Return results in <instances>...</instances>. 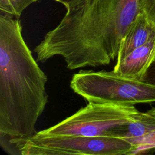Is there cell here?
I'll return each mask as SVG.
<instances>
[{"label":"cell","mask_w":155,"mask_h":155,"mask_svg":"<svg viewBox=\"0 0 155 155\" xmlns=\"http://www.w3.org/2000/svg\"><path fill=\"white\" fill-rule=\"evenodd\" d=\"M140 13V0H88L45 35L34 49L36 61L60 56L71 70L108 65Z\"/></svg>","instance_id":"cell-1"},{"label":"cell","mask_w":155,"mask_h":155,"mask_svg":"<svg viewBox=\"0 0 155 155\" xmlns=\"http://www.w3.org/2000/svg\"><path fill=\"white\" fill-rule=\"evenodd\" d=\"M18 18L0 15V137L26 139L48 102L47 76L34 59Z\"/></svg>","instance_id":"cell-2"},{"label":"cell","mask_w":155,"mask_h":155,"mask_svg":"<svg viewBox=\"0 0 155 155\" xmlns=\"http://www.w3.org/2000/svg\"><path fill=\"white\" fill-rule=\"evenodd\" d=\"M70 85L88 102L134 105L155 102V84L113 71L81 70L73 75Z\"/></svg>","instance_id":"cell-3"},{"label":"cell","mask_w":155,"mask_h":155,"mask_svg":"<svg viewBox=\"0 0 155 155\" xmlns=\"http://www.w3.org/2000/svg\"><path fill=\"white\" fill-rule=\"evenodd\" d=\"M12 143L21 155H122L128 154L134 145L128 140L113 136H51L36 133L26 139L0 137Z\"/></svg>","instance_id":"cell-4"},{"label":"cell","mask_w":155,"mask_h":155,"mask_svg":"<svg viewBox=\"0 0 155 155\" xmlns=\"http://www.w3.org/2000/svg\"><path fill=\"white\" fill-rule=\"evenodd\" d=\"M140 113L134 105L88 102L73 115L37 133L51 136H109L111 129L135 120Z\"/></svg>","instance_id":"cell-5"},{"label":"cell","mask_w":155,"mask_h":155,"mask_svg":"<svg viewBox=\"0 0 155 155\" xmlns=\"http://www.w3.org/2000/svg\"><path fill=\"white\" fill-rule=\"evenodd\" d=\"M154 61L155 36L116 63L113 71L128 78L143 81Z\"/></svg>","instance_id":"cell-6"},{"label":"cell","mask_w":155,"mask_h":155,"mask_svg":"<svg viewBox=\"0 0 155 155\" xmlns=\"http://www.w3.org/2000/svg\"><path fill=\"white\" fill-rule=\"evenodd\" d=\"M154 36L155 25L140 12L121 42L116 63L122 61L133 50L145 44Z\"/></svg>","instance_id":"cell-7"},{"label":"cell","mask_w":155,"mask_h":155,"mask_svg":"<svg viewBox=\"0 0 155 155\" xmlns=\"http://www.w3.org/2000/svg\"><path fill=\"white\" fill-rule=\"evenodd\" d=\"M155 131V108L141 112L134 121L111 129L108 135L125 139L134 144Z\"/></svg>","instance_id":"cell-8"},{"label":"cell","mask_w":155,"mask_h":155,"mask_svg":"<svg viewBox=\"0 0 155 155\" xmlns=\"http://www.w3.org/2000/svg\"><path fill=\"white\" fill-rule=\"evenodd\" d=\"M37 0H0L1 13L19 18L22 12Z\"/></svg>","instance_id":"cell-9"},{"label":"cell","mask_w":155,"mask_h":155,"mask_svg":"<svg viewBox=\"0 0 155 155\" xmlns=\"http://www.w3.org/2000/svg\"><path fill=\"white\" fill-rule=\"evenodd\" d=\"M155 150V131L139 139L134 145L129 155L147 153Z\"/></svg>","instance_id":"cell-10"},{"label":"cell","mask_w":155,"mask_h":155,"mask_svg":"<svg viewBox=\"0 0 155 155\" xmlns=\"http://www.w3.org/2000/svg\"><path fill=\"white\" fill-rule=\"evenodd\" d=\"M140 12L155 25V0H140Z\"/></svg>","instance_id":"cell-11"},{"label":"cell","mask_w":155,"mask_h":155,"mask_svg":"<svg viewBox=\"0 0 155 155\" xmlns=\"http://www.w3.org/2000/svg\"><path fill=\"white\" fill-rule=\"evenodd\" d=\"M39 1V0H37ZM63 4L67 10H71L81 4H84L88 0H54Z\"/></svg>","instance_id":"cell-12"},{"label":"cell","mask_w":155,"mask_h":155,"mask_svg":"<svg viewBox=\"0 0 155 155\" xmlns=\"http://www.w3.org/2000/svg\"><path fill=\"white\" fill-rule=\"evenodd\" d=\"M143 81L155 84V61L148 70Z\"/></svg>","instance_id":"cell-13"}]
</instances>
